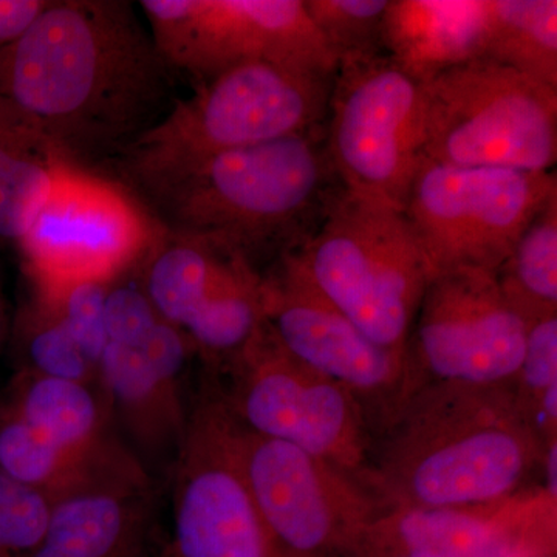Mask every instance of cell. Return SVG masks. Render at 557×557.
<instances>
[{
    "label": "cell",
    "instance_id": "21",
    "mask_svg": "<svg viewBox=\"0 0 557 557\" xmlns=\"http://www.w3.org/2000/svg\"><path fill=\"white\" fill-rule=\"evenodd\" d=\"M58 448L84 460H120L102 440L100 405L87 384L30 373L17 384L9 406Z\"/></svg>",
    "mask_w": 557,
    "mask_h": 557
},
{
    "label": "cell",
    "instance_id": "2",
    "mask_svg": "<svg viewBox=\"0 0 557 557\" xmlns=\"http://www.w3.org/2000/svg\"><path fill=\"white\" fill-rule=\"evenodd\" d=\"M545 448L512 384L428 383L375 438L368 486L383 509L482 507L531 487Z\"/></svg>",
    "mask_w": 557,
    "mask_h": 557
},
{
    "label": "cell",
    "instance_id": "9",
    "mask_svg": "<svg viewBox=\"0 0 557 557\" xmlns=\"http://www.w3.org/2000/svg\"><path fill=\"white\" fill-rule=\"evenodd\" d=\"M423 83L388 54L338 62L325 149L344 193L401 211L421 160Z\"/></svg>",
    "mask_w": 557,
    "mask_h": 557
},
{
    "label": "cell",
    "instance_id": "29",
    "mask_svg": "<svg viewBox=\"0 0 557 557\" xmlns=\"http://www.w3.org/2000/svg\"><path fill=\"white\" fill-rule=\"evenodd\" d=\"M53 502L36 487L0 471V539L14 557L38 547L49 527Z\"/></svg>",
    "mask_w": 557,
    "mask_h": 557
},
{
    "label": "cell",
    "instance_id": "14",
    "mask_svg": "<svg viewBox=\"0 0 557 557\" xmlns=\"http://www.w3.org/2000/svg\"><path fill=\"white\" fill-rule=\"evenodd\" d=\"M265 325L278 346L347 388L368 413L375 438L412 394L408 355L369 339L300 273L285 252L263 277Z\"/></svg>",
    "mask_w": 557,
    "mask_h": 557
},
{
    "label": "cell",
    "instance_id": "5",
    "mask_svg": "<svg viewBox=\"0 0 557 557\" xmlns=\"http://www.w3.org/2000/svg\"><path fill=\"white\" fill-rule=\"evenodd\" d=\"M333 78L271 62L225 70L132 143L135 174L321 131Z\"/></svg>",
    "mask_w": 557,
    "mask_h": 557
},
{
    "label": "cell",
    "instance_id": "30",
    "mask_svg": "<svg viewBox=\"0 0 557 557\" xmlns=\"http://www.w3.org/2000/svg\"><path fill=\"white\" fill-rule=\"evenodd\" d=\"M28 358L35 373L50 379L87 384L94 370H98L67 329L47 311L28 339Z\"/></svg>",
    "mask_w": 557,
    "mask_h": 557
},
{
    "label": "cell",
    "instance_id": "26",
    "mask_svg": "<svg viewBox=\"0 0 557 557\" xmlns=\"http://www.w3.org/2000/svg\"><path fill=\"white\" fill-rule=\"evenodd\" d=\"M512 386L539 438L557 440V314L531 322Z\"/></svg>",
    "mask_w": 557,
    "mask_h": 557
},
{
    "label": "cell",
    "instance_id": "33",
    "mask_svg": "<svg viewBox=\"0 0 557 557\" xmlns=\"http://www.w3.org/2000/svg\"><path fill=\"white\" fill-rule=\"evenodd\" d=\"M49 3L44 0H0V49L16 42Z\"/></svg>",
    "mask_w": 557,
    "mask_h": 557
},
{
    "label": "cell",
    "instance_id": "12",
    "mask_svg": "<svg viewBox=\"0 0 557 557\" xmlns=\"http://www.w3.org/2000/svg\"><path fill=\"white\" fill-rule=\"evenodd\" d=\"M161 234L126 190L65 161L20 242L46 298L81 282L110 284Z\"/></svg>",
    "mask_w": 557,
    "mask_h": 557
},
{
    "label": "cell",
    "instance_id": "6",
    "mask_svg": "<svg viewBox=\"0 0 557 557\" xmlns=\"http://www.w3.org/2000/svg\"><path fill=\"white\" fill-rule=\"evenodd\" d=\"M421 157L460 168L555 171L557 90L486 58L423 83Z\"/></svg>",
    "mask_w": 557,
    "mask_h": 557
},
{
    "label": "cell",
    "instance_id": "11",
    "mask_svg": "<svg viewBox=\"0 0 557 557\" xmlns=\"http://www.w3.org/2000/svg\"><path fill=\"white\" fill-rule=\"evenodd\" d=\"M234 443L249 493L282 547L296 557L357 552L383 511L364 483L296 446L252 434L236 420Z\"/></svg>",
    "mask_w": 557,
    "mask_h": 557
},
{
    "label": "cell",
    "instance_id": "35",
    "mask_svg": "<svg viewBox=\"0 0 557 557\" xmlns=\"http://www.w3.org/2000/svg\"><path fill=\"white\" fill-rule=\"evenodd\" d=\"M504 557H556L548 555H536V553H516V555H509Z\"/></svg>",
    "mask_w": 557,
    "mask_h": 557
},
{
    "label": "cell",
    "instance_id": "25",
    "mask_svg": "<svg viewBox=\"0 0 557 557\" xmlns=\"http://www.w3.org/2000/svg\"><path fill=\"white\" fill-rule=\"evenodd\" d=\"M98 372L113 401L141 437L157 440L174 432L185 435L177 391L159 380L137 348L109 343Z\"/></svg>",
    "mask_w": 557,
    "mask_h": 557
},
{
    "label": "cell",
    "instance_id": "23",
    "mask_svg": "<svg viewBox=\"0 0 557 557\" xmlns=\"http://www.w3.org/2000/svg\"><path fill=\"white\" fill-rule=\"evenodd\" d=\"M485 58L557 90L556 0H490Z\"/></svg>",
    "mask_w": 557,
    "mask_h": 557
},
{
    "label": "cell",
    "instance_id": "17",
    "mask_svg": "<svg viewBox=\"0 0 557 557\" xmlns=\"http://www.w3.org/2000/svg\"><path fill=\"white\" fill-rule=\"evenodd\" d=\"M139 472L54 502L38 547L24 557H152V512Z\"/></svg>",
    "mask_w": 557,
    "mask_h": 557
},
{
    "label": "cell",
    "instance_id": "19",
    "mask_svg": "<svg viewBox=\"0 0 557 557\" xmlns=\"http://www.w3.org/2000/svg\"><path fill=\"white\" fill-rule=\"evenodd\" d=\"M490 0H391L388 57L421 83L485 58Z\"/></svg>",
    "mask_w": 557,
    "mask_h": 557
},
{
    "label": "cell",
    "instance_id": "36",
    "mask_svg": "<svg viewBox=\"0 0 557 557\" xmlns=\"http://www.w3.org/2000/svg\"><path fill=\"white\" fill-rule=\"evenodd\" d=\"M0 557H14L9 549H7L5 545H3L2 539H0Z\"/></svg>",
    "mask_w": 557,
    "mask_h": 557
},
{
    "label": "cell",
    "instance_id": "28",
    "mask_svg": "<svg viewBox=\"0 0 557 557\" xmlns=\"http://www.w3.org/2000/svg\"><path fill=\"white\" fill-rule=\"evenodd\" d=\"M110 284L81 282L42 298L44 309L67 329L87 359L98 369L109 344L104 325V306Z\"/></svg>",
    "mask_w": 557,
    "mask_h": 557
},
{
    "label": "cell",
    "instance_id": "20",
    "mask_svg": "<svg viewBox=\"0 0 557 557\" xmlns=\"http://www.w3.org/2000/svg\"><path fill=\"white\" fill-rule=\"evenodd\" d=\"M64 156L0 101V237L20 242L49 197Z\"/></svg>",
    "mask_w": 557,
    "mask_h": 557
},
{
    "label": "cell",
    "instance_id": "15",
    "mask_svg": "<svg viewBox=\"0 0 557 557\" xmlns=\"http://www.w3.org/2000/svg\"><path fill=\"white\" fill-rule=\"evenodd\" d=\"M171 557H296L249 493L234 420L219 394L200 403L180 445Z\"/></svg>",
    "mask_w": 557,
    "mask_h": 557
},
{
    "label": "cell",
    "instance_id": "32",
    "mask_svg": "<svg viewBox=\"0 0 557 557\" xmlns=\"http://www.w3.org/2000/svg\"><path fill=\"white\" fill-rule=\"evenodd\" d=\"M188 336L182 330L160 319L145 339L138 344L137 350L146 359L159 380L166 386L177 391V376L185 368L188 357Z\"/></svg>",
    "mask_w": 557,
    "mask_h": 557
},
{
    "label": "cell",
    "instance_id": "10",
    "mask_svg": "<svg viewBox=\"0 0 557 557\" xmlns=\"http://www.w3.org/2000/svg\"><path fill=\"white\" fill-rule=\"evenodd\" d=\"M161 58L201 81L247 62L335 76L304 0H143Z\"/></svg>",
    "mask_w": 557,
    "mask_h": 557
},
{
    "label": "cell",
    "instance_id": "4",
    "mask_svg": "<svg viewBox=\"0 0 557 557\" xmlns=\"http://www.w3.org/2000/svg\"><path fill=\"white\" fill-rule=\"evenodd\" d=\"M287 255L369 339L406 354L431 273L401 211L343 190L313 233Z\"/></svg>",
    "mask_w": 557,
    "mask_h": 557
},
{
    "label": "cell",
    "instance_id": "31",
    "mask_svg": "<svg viewBox=\"0 0 557 557\" xmlns=\"http://www.w3.org/2000/svg\"><path fill=\"white\" fill-rule=\"evenodd\" d=\"M160 319L145 289L109 288L104 306V325L109 343L137 347Z\"/></svg>",
    "mask_w": 557,
    "mask_h": 557
},
{
    "label": "cell",
    "instance_id": "3",
    "mask_svg": "<svg viewBox=\"0 0 557 557\" xmlns=\"http://www.w3.org/2000/svg\"><path fill=\"white\" fill-rule=\"evenodd\" d=\"M135 175L180 233L251 262L256 249L302 244L343 193L319 131Z\"/></svg>",
    "mask_w": 557,
    "mask_h": 557
},
{
    "label": "cell",
    "instance_id": "1",
    "mask_svg": "<svg viewBox=\"0 0 557 557\" xmlns=\"http://www.w3.org/2000/svg\"><path fill=\"white\" fill-rule=\"evenodd\" d=\"M170 65L121 2H50L0 49V101L65 159L139 129L166 95Z\"/></svg>",
    "mask_w": 557,
    "mask_h": 557
},
{
    "label": "cell",
    "instance_id": "22",
    "mask_svg": "<svg viewBox=\"0 0 557 557\" xmlns=\"http://www.w3.org/2000/svg\"><path fill=\"white\" fill-rule=\"evenodd\" d=\"M0 471L58 502L83 487L137 472L120 460H84L58 448L13 410L0 416Z\"/></svg>",
    "mask_w": 557,
    "mask_h": 557
},
{
    "label": "cell",
    "instance_id": "7",
    "mask_svg": "<svg viewBox=\"0 0 557 557\" xmlns=\"http://www.w3.org/2000/svg\"><path fill=\"white\" fill-rule=\"evenodd\" d=\"M556 190V170L460 168L421 157L403 214L423 249L431 278L458 269L497 274Z\"/></svg>",
    "mask_w": 557,
    "mask_h": 557
},
{
    "label": "cell",
    "instance_id": "24",
    "mask_svg": "<svg viewBox=\"0 0 557 557\" xmlns=\"http://www.w3.org/2000/svg\"><path fill=\"white\" fill-rule=\"evenodd\" d=\"M497 278L528 322L557 314V190L528 223Z\"/></svg>",
    "mask_w": 557,
    "mask_h": 557
},
{
    "label": "cell",
    "instance_id": "34",
    "mask_svg": "<svg viewBox=\"0 0 557 557\" xmlns=\"http://www.w3.org/2000/svg\"><path fill=\"white\" fill-rule=\"evenodd\" d=\"M348 557H392L386 555H379V553L366 552V549H357L354 555Z\"/></svg>",
    "mask_w": 557,
    "mask_h": 557
},
{
    "label": "cell",
    "instance_id": "27",
    "mask_svg": "<svg viewBox=\"0 0 557 557\" xmlns=\"http://www.w3.org/2000/svg\"><path fill=\"white\" fill-rule=\"evenodd\" d=\"M391 0H304L311 24L336 60L383 54Z\"/></svg>",
    "mask_w": 557,
    "mask_h": 557
},
{
    "label": "cell",
    "instance_id": "16",
    "mask_svg": "<svg viewBox=\"0 0 557 557\" xmlns=\"http://www.w3.org/2000/svg\"><path fill=\"white\" fill-rule=\"evenodd\" d=\"M557 500L544 487L460 508H386L358 549L392 557L556 556Z\"/></svg>",
    "mask_w": 557,
    "mask_h": 557
},
{
    "label": "cell",
    "instance_id": "18",
    "mask_svg": "<svg viewBox=\"0 0 557 557\" xmlns=\"http://www.w3.org/2000/svg\"><path fill=\"white\" fill-rule=\"evenodd\" d=\"M145 292L161 319L185 330L262 281L240 252L178 233L149 252Z\"/></svg>",
    "mask_w": 557,
    "mask_h": 557
},
{
    "label": "cell",
    "instance_id": "8",
    "mask_svg": "<svg viewBox=\"0 0 557 557\" xmlns=\"http://www.w3.org/2000/svg\"><path fill=\"white\" fill-rule=\"evenodd\" d=\"M226 364L233 388L220 397L242 428L306 450L368 486L375 431L347 388L288 355L265 324Z\"/></svg>",
    "mask_w": 557,
    "mask_h": 557
},
{
    "label": "cell",
    "instance_id": "13",
    "mask_svg": "<svg viewBox=\"0 0 557 557\" xmlns=\"http://www.w3.org/2000/svg\"><path fill=\"white\" fill-rule=\"evenodd\" d=\"M530 325L496 273L458 269L432 277L406 346L412 394L428 383L515 384Z\"/></svg>",
    "mask_w": 557,
    "mask_h": 557
}]
</instances>
